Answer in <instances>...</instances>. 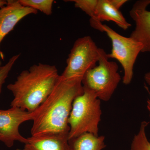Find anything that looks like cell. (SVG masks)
Returning <instances> with one entry per match:
<instances>
[{"label":"cell","mask_w":150,"mask_h":150,"mask_svg":"<svg viewBox=\"0 0 150 150\" xmlns=\"http://www.w3.org/2000/svg\"><path fill=\"white\" fill-rule=\"evenodd\" d=\"M37 13L36 10L23 6L19 0L7 1V4L0 9V45L22 19Z\"/></svg>","instance_id":"obj_9"},{"label":"cell","mask_w":150,"mask_h":150,"mask_svg":"<svg viewBox=\"0 0 150 150\" xmlns=\"http://www.w3.org/2000/svg\"><path fill=\"white\" fill-rule=\"evenodd\" d=\"M108 1L114 8L118 10L125 3L128 1L126 0H108Z\"/></svg>","instance_id":"obj_17"},{"label":"cell","mask_w":150,"mask_h":150,"mask_svg":"<svg viewBox=\"0 0 150 150\" xmlns=\"http://www.w3.org/2000/svg\"><path fill=\"white\" fill-rule=\"evenodd\" d=\"M98 64L88 70L82 79L84 89L91 91L100 100L108 101L111 98L121 80L118 66L108 60L107 54L99 48Z\"/></svg>","instance_id":"obj_4"},{"label":"cell","mask_w":150,"mask_h":150,"mask_svg":"<svg viewBox=\"0 0 150 150\" xmlns=\"http://www.w3.org/2000/svg\"><path fill=\"white\" fill-rule=\"evenodd\" d=\"M23 6L40 11L47 16L51 15L53 0H19Z\"/></svg>","instance_id":"obj_14"},{"label":"cell","mask_w":150,"mask_h":150,"mask_svg":"<svg viewBox=\"0 0 150 150\" xmlns=\"http://www.w3.org/2000/svg\"><path fill=\"white\" fill-rule=\"evenodd\" d=\"M92 27L106 33L111 40L112 50L107 54L108 59H116L123 67L124 75L123 82L127 85L131 83L134 76V64L139 54L142 52L143 46L141 43L131 38L120 35L111 28L96 20L90 19Z\"/></svg>","instance_id":"obj_5"},{"label":"cell","mask_w":150,"mask_h":150,"mask_svg":"<svg viewBox=\"0 0 150 150\" xmlns=\"http://www.w3.org/2000/svg\"><path fill=\"white\" fill-rule=\"evenodd\" d=\"M104 136L85 133L70 140L72 150H102L105 148Z\"/></svg>","instance_id":"obj_12"},{"label":"cell","mask_w":150,"mask_h":150,"mask_svg":"<svg viewBox=\"0 0 150 150\" xmlns=\"http://www.w3.org/2000/svg\"><path fill=\"white\" fill-rule=\"evenodd\" d=\"M96 15V20H93L98 21L102 23L105 21L113 22L124 30L131 26L120 10L114 8L108 0H98Z\"/></svg>","instance_id":"obj_11"},{"label":"cell","mask_w":150,"mask_h":150,"mask_svg":"<svg viewBox=\"0 0 150 150\" xmlns=\"http://www.w3.org/2000/svg\"><path fill=\"white\" fill-rule=\"evenodd\" d=\"M83 89V93L73 102L68 120L69 141L85 133L98 136L102 115L100 100L91 91Z\"/></svg>","instance_id":"obj_3"},{"label":"cell","mask_w":150,"mask_h":150,"mask_svg":"<svg viewBox=\"0 0 150 150\" xmlns=\"http://www.w3.org/2000/svg\"><path fill=\"white\" fill-rule=\"evenodd\" d=\"M149 4L150 0L137 1L129 12L136 24L130 37L142 44V53L150 52V11L147 9Z\"/></svg>","instance_id":"obj_8"},{"label":"cell","mask_w":150,"mask_h":150,"mask_svg":"<svg viewBox=\"0 0 150 150\" xmlns=\"http://www.w3.org/2000/svg\"><path fill=\"white\" fill-rule=\"evenodd\" d=\"M69 1L74 3L75 6L81 9L90 17L91 20H96V14L98 0H72Z\"/></svg>","instance_id":"obj_15"},{"label":"cell","mask_w":150,"mask_h":150,"mask_svg":"<svg viewBox=\"0 0 150 150\" xmlns=\"http://www.w3.org/2000/svg\"><path fill=\"white\" fill-rule=\"evenodd\" d=\"M20 56V54H19L13 56L6 64L0 67V94L1 92L3 85L5 83L10 72Z\"/></svg>","instance_id":"obj_16"},{"label":"cell","mask_w":150,"mask_h":150,"mask_svg":"<svg viewBox=\"0 0 150 150\" xmlns=\"http://www.w3.org/2000/svg\"><path fill=\"white\" fill-rule=\"evenodd\" d=\"M59 76L56 66L42 63L22 71L13 83L7 86L13 96L11 107L33 112L51 93Z\"/></svg>","instance_id":"obj_2"},{"label":"cell","mask_w":150,"mask_h":150,"mask_svg":"<svg viewBox=\"0 0 150 150\" xmlns=\"http://www.w3.org/2000/svg\"><path fill=\"white\" fill-rule=\"evenodd\" d=\"M149 123L146 121H142L139 132L132 140L131 150H150V142L146 134V128Z\"/></svg>","instance_id":"obj_13"},{"label":"cell","mask_w":150,"mask_h":150,"mask_svg":"<svg viewBox=\"0 0 150 150\" xmlns=\"http://www.w3.org/2000/svg\"><path fill=\"white\" fill-rule=\"evenodd\" d=\"M28 121H31L30 112L20 108L0 109V141L8 148L12 147L16 141L25 144L27 138L20 134L19 128L22 123Z\"/></svg>","instance_id":"obj_7"},{"label":"cell","mask_w":150,"mask_h":150,"mask_svg":"<svg viewBox=\"0 0 150 150\" xmlns=\"http://www.w3.org/2000/svg\"><path fill=\"white\" fill-rule=\"evenodd\" d=\"M99 57V48L91 36L78 38L71 50L61 76L64 79L83 78L87 71L96 66Z\"/></svg>","instance_id":"obj_6"},{"label":"cell","mask_w":150,"mask_h":150,"mask_svg":"<svg viewBox=\"0 0 150 150\" xmlns=\"http://www.w3.org/2000/svg\"><path fill=\"white\" fill-rule=\"evenodd\" d=\"M82 77L64 79L60 75L48 97L30 112L31 136L69 134L68 120L75 98L84 92Z\"/></svg>","instance_id":"obj_1"},{"label":"cell","mask_w":150,"mask_h":150,"mask_svg":"<svg viewBox=\"0 0 150 150\" xmlns=\"http://www.w3.org/2000/svg\"><path fill=\"white\" fill-rule=\"evenodd\" d=\"M27 139L23 150H72L69 134L31 136Z\"/></svg>","instance_id":"obj_10"},{"label":"cell","mask_w":150,"mask_h":150,"mask_svg":"<svg viewBox=\"0 0 150 150\" xmlns=\"http://www.w3.org/2000/svg\"><path fill=\"white\" fill-rule=\"evenodd\" d=\"M144 79L146 83L150 86V71L148 72L145 74ZM147 108L149 111V115L150 117V98L148 99L147 101Z\"/></svg>","instance_id":"obj_18"},{"label":"cell","mask_w":150,"mask_h":150,"mask_svg":"<svg viewBox=\"0 0 150 150\" xmlns=\"http://www.w3.org/2000/svg\"><path fill=\"white\" fill-rule=\"evenodd\" d=\"M7 4V1L5 0H0V8L4 7Z\"/></svg>","instance_id":"obj_19"}]
</instances>
